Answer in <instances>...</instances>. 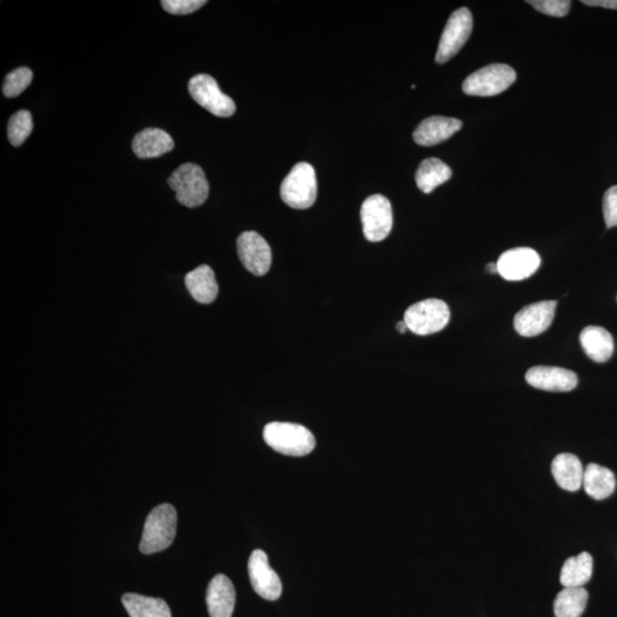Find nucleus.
<instances>
[{
  "mask_svg": "<svg viewBox=\"0 0 617 617\" xmlns=\"http://www.w3.org/2000/svg\"><path fill=\"white\" fill-rule=\"evenodd\" d=\"M396 329H397L398 332L402 333V334L406 333L407 330H408L407 325H406L405 321H403V320L399 321V323L396 326Z\"/></svg>",
  "mask_w": 617,
  "mask_h": 617,
  "instance_id": "nucleus-32",
  "label": "nucleus"
},
{
  "mask_svg": "<svg viewBox=\"0 0 617 617\" xmlns=\"http://www.w3.org/2000/svg\"><path fill=\"white\" fill-rule=\"evenodd\" d=\"M526 381L533 388L552 392H569L578 387V376L561 367L535 366L526 373Z\"/></svg>",
  "mask_w": 617,
  "mask_h": 617,
  "instance_id": "nucleus-14",
  "label": "nucleus"
},
{
  "mask_svg": "<svg viewBox=\"0 0 617 617\" xmlns=\"http://www.w3.org/2000/svg\"><path fill=\"white\" fill-rule=\"evenodd\" d=\"M185 286L197 302L210 304L219 295L214 271L210 266L203 265L185 276Z\"/></svg>",
  "mask_w": 617,
  "mask_h": 617,
  "instance_id": "nucleus-20",
  "label": "nucleus"
},
{
  "mask_svg": "<svg viewBox=\"0 0 617 617\" xmlns=\"http://www.w3.org/2000/svg\"><path fill=\"white\" fill-rule=\"evenodd\" d=\"M162 8L170 15L187 16L205 5V0H162Z\"/></svg>",
  "mask_w": 617,
  "mask_h": 617,
  "instance_id": "nucleus-29",
  "label": "nucleus"
},
{
  "mask_svg": "<svg viewBox=\"0 0 617 617\" xmlns=\"http://www.w3.org/2000/svg\"><path fill=\"white\" fill-rule=\"evenodd\" d=\"M528 3L543 15L555 17H564L569 15L571 5L570 0H530Z\"/></svg>",
  "mask_w": 617,
  "mask_h": 617,
  "instance_id": "nucleus-28",
  "label": "nucleus"
},
{
  "mask_svg": "<svg viewBox=\"0 0 617 617\" xmlns=\"http://www.w3.org/2000/svg\"><path fill=\"white\" fill-rule=\"evenodd\" d=\"M580 346L590 360L606 362L614 352V340L607 329L601 326H588L580 335Z\"/></svg>",
  "mask_w": 617,
  "mask_h": 617,
  "instance_id": "nucleus-19",
  "label": "nucleus"
},
{
  "mask_svg": "<svg viewBox=\"0 0 617 617\" xmlns=\"http://www.w3.org/2000/svg\"><path fill=\"white\" fill-rule=\"evenodd\" d=\"M551 471L556 483L565 491L578 492L582 487L584 469L574 454L562 453L553 458Z\"/></svg>",
  "mask_w": 617,
  "mask_h": 617,
  "instance_id": "nucleus-18",
  "label": "nucleus"
},
{
  "mask_svg": "<svg viewBox=\"0 0 617 617\" xmlns=\"http://www.w3.org/2000/svg\"><path fill=\"white\" fill-rule=\"evenodd\" d=\"M589 599V593L583 587L565 588L557 594L553 610L556 617H580Z\"/></svg>",
  "mask_w": 617,
  "mask_h": 617,
  "instance_id": "nucleus-25",
  "label": "nucleus"
},
{
  "mask_svg": "<svg viewBox=\"0 0 617 617\" xmlns=\"http://www.w3.org/2000/svg\"><path fill=\"white\" fill-rule=\"evenodd\" d=\"M603 219L607 229L617 226V185L607 190L602 201Z\"/></svg>",
  "mask_w": 617,
  "mask_h": 617,
  "instance_id": "nucleus-30",
  "label": "nucleus"
},
{
  "mask_svg": "<svg viewBox=\"0 0 617 617\" xmlns=\"http://www.w3.org/2000/svg\"><path fill=\"white\" fill-rule=\"evenodd\" d=\"M178 528V514L169 503L158 506L145 519L140 551L144 555L166 550L174 542Z\"/></svg>",
  "mask_w": 617,
  "mask_h": 617,
  "instance_id": "nucleus-1",
  "label": "nucleus"
},
{
  "mask_svg": "<svg viewBox=\"0 0 617 617\" xmlns=\"http://www.w3.org/2000/svg\"><path fill=\"white\" fill-rule=\"evenodd\" d=\"M582 4L588 6L603 7L608 10H617V0H583Z\"/></svg>",
  "mask_w": 617,
  "mask_h": 617,
  "instance_id": "nucleus-31",
  "label": "nucleus"
},
{
  "mask_svg": "<svg viewBox=\"0 0 617 617\" xmlns=\"http://www.w3.org/2000/svg\"><path fill=\"white\" fill-rule=\"evenodd\" d=\"M462 121L456 118L434 116L426 118L416 127L413 139L422 147L444 142L462 129Z\"/></svg>",
  "mask_w": 617,
  "mask_h": 617,
  "instance_id": "nucleus-15",
  "label": "nucleus"
},
{
  "mask_svg": "<svg viewBox=\"0 0 617 617\" xmlns=\"http://www.w3.org/2000/svg\"><path fill=\"white\" fill-rule=\"evenodd\" d=\"M263 438L276 452L288 456H304L314 451L315 435L306 426L272 422L263 431Z\"/></svg>",
  "mask_w": 617,
  "mask_h": 617,
  "instance_id": "nucleus-2",
  "label": "nucleus"
},
{
  "mask_svg": "<svg viewBox=\"0 0 617 617\" xmlns=\"http://www.w3.org/2000/svg\"><path fill=\"white\" fill-rule=\"evenodd\" d=\"M121 601L131 617H172L169 605L161 598L125 593Z\"/></svg>",
  "mask_w": 617,
  "mask_h": 617,
  "instance_id": "nucleus-22",
  "label": "nucleus"
},
{
  "mask_svg": "<svg viewBox=\"0 0 617 617\" xmlns=\"http://www.w3.org/2000/svg\"><path fill=\"white\" fill-rule=\"evenodd\" d=\"M516 71L511 67L496 63L482 68L465 78L463 92L470 97H496L515 83Z\"/></svg>",
  "mask_w": 617,
  "mask_h": 617,
  "instance_id": "nucleus-6",
  "label": "nucleus"
},
{
  "mask_svg": "<svg viewBox=\"0 0 617 617\" xmlns=\"http://www.w3.org/2000/svg\"><path fill=\"white\" fill-rule=\"evenodd\" d=\"M33 71L29 68H19L10 72L4 81L3 93L6 98H16L29 88L33 81Z\"/></svg>",
  "mask_w": 617,
  "mask_h": 617,
  "instance_id": "nucleus-27",
  "label": "nucleus"
},
{
  "mask_svg": "<svg viewBox=\"0 0 617 617\" xmlns=\"http://www.w3.org/2000/svg\"><path fill=\"white\" fill-rule=\"evenodd\" d=\"M497 269L503 278L519 281L529 278L541 266L539 253L528 247L509 249L498 258Z\"/></svg>",
  "mask_w": 617,
  "mask_h": 617,
  "instance_id": "nucleus-12",
  "label": "nucleus"
},
{
  "mask_svg": "<svg viewBox=\"0 0 617 617\" xmlns=\"http://www.w3.org/2000/svg\"><path fill=\"white\" fill-rule=\"evenodd\" d=\"M317 178L312 165L298 162L280 185V197L286 205L295 210H307L317 199Z\"/></svg>",
  "mask_w": 617,
  "mask_h": 617,
  "instance_id": "nucleus-3",
  "label": "nucleus"
},
{
  "mask_svg": "<svg viewBox=\"0 0 617 617\" xmlns=\"http://www.w3.org/2000/svg\"><path fill=\"white\" fill-rule=\"evenodd\" d=\"M451 178L452 170L438 158H428L422 162L415 174L417 187L424 193H433Z\"/></svg>",
  "mask_w": 617,
  "mask_h": 617,
  "instance_id": "nucleus-24",
  "label": "nucleus"
},
{
  "mask_svg": "<svg viewBox=\"0 0 617 617\" xmlns=\"http://www.w3.org/2000/svg\"><path fill=\"white\" fill-rule=\"evenodd\" d=\"M474 19L469 8L462 7L453 13L440 38L435 62L446 63L465 47L473 33Z\"/></svg>",
  "mask_w": 617,
  "mask_h": 617,
  "instance_id": "nucleus-7",
  "label": "nucleus"
},
{
  "mask_svg": "<svg viewBox=\"0 0 617 617\" xmlns=\"http://www.w3.org/2000/svg\"><path fill=\"white\" fill-rule=\"evenodd\" d=\"M557 301H542L521 308L514 319L516 332L525 338L538 337L550 328Z\"/></svg>",
  "mask_w": 617,
  "mask_h": 617,
  "instance_id": "nucleus-13",
  "label": "nucleus"
},
{
  "mask_svg": "<svg viewBox=\"0 0 617 617\" xmlns=\"http://www.w3.org/2000/svg\"><path fill=\"white\" fill-rule=\"evenodd\" d=\"M582 486L590 497L597 501L605 500L615 491V476L605 466L590 463L584 470Z\"/></svg>",
  "mask_w": 617,
  "mask_h": 617,
  "instance_id": "nucleus-21",
  "label": "nucleus"
},
{
  "mask_svg": "<svg viewBox=\"0 0 617 617\" xmlns=\"http://www.w3.org/2000/svg\"><path fill=\"white\" fill-rule=\"evenodd\" d=\"M206 602L211 617L233 616L235 590L228 576L217 574L212 579L207 588Z\"/></svg>",
  "mask_w": 617,
  "mask_h": 617,
  "instance_id": "nucleus-16",
  "label": "nucleus"
},
{
  "mask_svg": "<svg viewBox=\"0 0 617 617\" xmlns=\"http://www.w3.org/2000/svg\"><path fill=\"white\" fill-rule=\"evenodd\" d=\"M34 130L33 116L28 110H21L15 113L8 121L7 134L8 140L15 147L26 142Z\"/></svg>",
  "mask_w": 617,
  "mask_h": 617,
  "instance_id": "nucleus-26",
  "label": "nucleus"
},
{
  "mask_svg": "<svg viewBox=\"0 0 617 617\" xmlns=\"http://www.w3.org/2000/svg\"><path fill=\"white\" fill-rule=\"evenodd\" d=\"M238 256L243 266L256 276L270 270L272 253L269 244L256 231H246L237 240Z\"/></svg>",
  "mask_w": 617,
  "mask_h": 617,
  "instance_id": "nucleus-10",
  "label": "nucleus"
},
{
  "mask_svg": "<svg viewBox=\"0 0 617 617\" xmlns=\"http://www.w3.org/2000/svg\"><path fill=\"white\" fill-rule=\"evenodd\" d=\"M248 574L252 587L258 596L275 601L283 592L278 574L271 569L265 551H253L248 560Z\"/></svg>",
  "mask_w": 617,
  "mask_h": 617,
  "instance_id": "nucleus-11",
  "label": "nucleus"
},
{
  "mask_svg": "<svg viewBox=\"0 0 617 617\" xmlns=\"http://www.w3.org/2000/svg\"><path fill=\"white\" fill-rule=\"evenodd\" d=\"M169 184L176 193L181 205L193 208L202 206L210 194V184L201 166L187 162L170 176Z\"/></svg>",
  "mask_w": 617,
  "mask_h": 617,
  "instance_id": "nucleus-4",
  "label": "nucleus"
},
{
  "mask_svg": "<svg viewBox=\"0 0 617 617\" xmlns=\"http://www.w3.org/2000/svg\"><path fill=\"white\" fill-rule=\"evenodd\" d=\"M188 89L194 101L212 115L228 118L235 112V103L221 92L216 80L210 75H197L189 81Z\"/></svg>",
  "mask_w": 617,
  "mask_h": 617,
  "instance_id": "nucleus-9",
  "label": "nucleus"
},
{
  "mask_svg": "<svg viewBox=\"0 0 617 617\" xmlns=\"http://www.w3.org/2000/svg\"><path fill=\"white\" fill-rule=\"evenodd\" d=\"M361 217L362 230L369 242H382L392 233V207L382 194H373L362 203Z\"/></svg>",
  "mask_w": 617,
  "mask_h": 617,
  "instance_id": "nucleus-8",
  "label": "nucleus"
},
{
  "mask_svg": "<svg viewBox=\"0 0 617 617\" xmlns=\"http://www.w3.org/2000/svg\"><path fill=\"white\" fill-rule=\"evenodd\" d=\"M133 152L141 160L157 158L174 148V141L169 133L161 129H145L135 135L131 142Z\"/></svg>",
  "mask_w": 617,
  "mask_h": 617,
  "instance_id": "nucleus-17",
  "label": "nucleus"
},
{
  "mask_svg": "<svg viewBox=\"0 0 617 617\" xmlns=\"http://www.w3.org/2000/svg\"><path fill=\"white\" fill-rule=\"evenodd\" d=\"M593 559L589 552L570 557L565 561L560 573V583L564 588H580L591 580Z\"/></svg>",
  "mask_w": 617,
  "mask_h": 617,
  "instance_id": "nucleus-23",
  "label": "nucleus"
},
{
  "mask_svg": "<svg viewBox=\"0 0 617 617\" xmlns=\"http://www.w3.org/2000/svg\"><path fill=\"white\" fill-rule=\"evenodd\" d=\"M451 311L442 299L428 298L413 304L403 315L408 330L421 335H431L440 332L449 323Z\"/></svg>",
  "mask_w": 617,
  "mask_h": 617,
  "instance_id": "nucleus-5",
  "label": "nucleus"
},
{
  "mask_svg": "<svg viewBox=\"0 0 617 617\" xmlns=\"http://www.w3.org/2000/svg\"><path fill=\"white\" fill-rule=\"evenodd\" d=\"M487 271L489 274H498L497 263H489L487 266Z\"/></svg>",
  "mask_w": 617,
  "mask_h": 617,
  "instance_id": "nucleus-33",
  "label": "nucleus"
}]
</instances>
